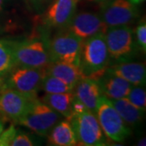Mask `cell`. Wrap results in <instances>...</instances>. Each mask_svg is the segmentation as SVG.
I'll return each instance as SVG.
<instances>
[{
    "label": "cell",
    "mask_w": 146,
    "mask_h": 146,
    "mask_svg": "<svg viewBox=\"0 0 146 146\" xmlns=\"http://www.w3.org/2000/svg\"><path fill=\"white\" fill-rule=\"evenodd\" d=\"M110 58L105 33H98L82 42L80 68L86 77L98 81L106 72Z\"/></svg>",
    "instance_id": "1"
},
{
    "label": "cell",
    "mask_w": 146,
    "mask_h": 146,
    "mask_svg": "<svg viewBox=\"0 0 146 146\" xmlns=\"http://www.w3.org/2000/svg\"><path fill=\"white\" fill-rule=\"evenodd\" d=\"M67 119L72 127L78 145L85 146L106 145V136L96 114L87 110L80 114H72Z\"/></svg>",
    "instance_id": "2"
},
{
    "label": "cell",
    "mask_w": 146,
    "mask_h": 146,
    "mask_svg": "<svg viewBox=\"0 0 146 146\" xmlns=\"http://www.w3.org/2000/svg\"><path fill=\"white\" fill-rule=\"evenodd\" d=\"M59 119L60 114L34 98L31 100L25 115L17 123L40 136H47Z\"/></svg>",
    "instance_id": "3"
},
{
    "label": "cell",
    "mask_w": 146,
    "mask_h": 146,
    "mask_svg": "<svg viewBox=\"0 0 146 146\" xmlns=\"http://www.w3.org/2000/svg\"><path fill=\"white\" fill-rule=\"evenodd\" d=\"M96 116L106 137L116 142H123L131 131L124 121L107 98L102 95L98 102Z\"/></svg>",
    "instance_id": "4"
},
{
    "label": "cell",
    "mask_w": 146,
    "mask_h": 146,
    "mask_svg": "<svg viewBox=\"0 0 146 146\" xmlns=\"http://www.w3.org/2000/svg\"><path fill=\"white\" fill-rule=\"evenodd\" d=\"M7 42L11 47L14 66L41 68L50 64L47 49L41 41Z\"/></svg>",
    "instance_id": "5"
},
{
    "label": "cell",
    "mask_w": 146,
    "mask_h": 146,
    "mask_svg": "<svg viewBox=\"0 0 146 146\" xmlns=\"http://www.w3.org/2000/svg\"><path fill=\"white\" fill-rule=\"evenodd\" d=\"M10 71L6 86L33 97L36 96L46 75V67L36 68L16 66Z\"/></svg>",
    "instance_id": "6"
},
{
    "label": "cell",
    "mask_w": 146,
    "mask_h": 146,
    "mask_svg": "<svg viewBox=\"0 0 146 146\" xmlns=\"http://www.w3.org/2000/svg\"><path fill=\"white\" fill-rule=\"evenodd\" d=\"M82 42L69 32L56 35L47 48L50 63L66 62L80 66Z\"/></svg>",
    "instance_id": "7"
},
{
    "label": "cell",
    "mask_w": 146,
    "mask_h": 146,
    "mask_svg": "<svg viewBox=\"0 0 146 146\" xmlns=\"http://www.w3.org/2000/svg\"><path fill=\"white\" fill-rule=\"evenodd\" d=\"M110 58L123 61L133 53L132 29L128 25L108 27L105 33Z\"/></svg>",
    "instance_id": "8"
},
{
    "label": "cell",
    "mask_w": 146,
    "mask_h": 146,
    "mask_svg": "<svg viewBox=\"0 0 146 146\" xmlns=\"http://www.w3.org/2000/svg\"><path fill=\"white\" fill-rule=\"evenodd\" d=\"M100 16L107 27L128 25L136 21L139 11L128 0H113L103 3Z\"/></svg>",
    "instance_id": "9"
},
{
    "label": "cell",
    "mask_w": 146,
    "mask_h": 146,
    "mask_svg": "<svg viewBox=\"0 0 146 146\" xmlns=\"http://www.w3.org/2000/svg\"><path fill=\"white\" fill-rule=\"evenodd\" d=\"M34 98L36 96L26 95L5 86L0 91V113L7 119L17 123Z\"/></svg>",
    "instance_id": "10"
},
{
    "label": "cell",
    "mask_w": 146,
    "mask_h": 146,
    "mask_svg": "<svg viewBox=\"0 0 146 146\" xmlns=\"http://www.w3.org/2000/svg\"><path fill=\"white\" fill-rule=\"evenodd\" d=\"M68 27L69 33L82 41L98 33H105L108 28L100 14L89 11L75 14Z\"/></svg>",
    "instance_id": "11"
},
{
    "label": "cell",
    "mask_w": 146,
    "mask_h": 146,
    "mask_svg": "<svg viewBox=\"0 0 146 146\" xmlns=\"http://www.w3.org/2000/svg\"><path fill=\"white\" fill-rule=\"evenodd\" d=\"M79 0H55L45 14L44 23L50 28L68 27L76 14Z\"/></svg>",
    "instance_id": "12"
},
{
    "label": "cell",
    "mask_w": 146,
    "mask_h": 146,
    "mask_svg": "<svg viewBox=\"0 0 146 146\" xmlns=\"http://www.w3.org/2000/svg\"><path fill=\"white\" fill-rule=\"evenodd\" d=\"M97 82L99 84L102 95L108 99L126 98L133 86L126 80L107 72L106 70Z\"/></svg>",
    "instance_id": "13"
},
{
    "label": "cell",
    "mask_w": 146,
    "mask_h": 146,
    "mask_svg": "<svg viewBox=\"0 0 146 146\" xmlns=\"http://www.w3.org/2000/svg\"><path fill=\"white\" fill-rule=\"evenodd\" d=\"M75 97L83 103L89 111L96 114V109L102 96L98 83L92 79H81L73 89Z\"/></svg>",
    "instance_id": "14"
},
{
    "label": "cell",
    "mask_w": 146,
    "mask_h": 146,
    "mask_svg": "<svg viewBox=\"0 0 146 146\" xmlns=\"http://www.w3.org/2000/svg\"><path fill=\"white\" fill-rule=\"evenodd\" d=\"M106 72L124 79L132 85H145V65L142 63H120L108 66Z\"/></svg>",
    "instance_id": "15"
},
{
    "label": "cell",
    "mask_w": 146,
    "mask_h": 146,
    "mask_svg": "<svg viewBox=\"0 0 146 146\" xmlns=\"http://www.w3.org/2000/svg\"><path fill=\"white\" fill-rule=\"evenodd\" d=\"M46 74L60 79L73 89L81 79L86 77L80 66L66 62H54L46 67Z\"/></svg>",
    "instance_id": "16"
},
{
    "label": "cell",
    "mask_w": 146,
    "mask_h": 146,
    "mask_svg": "<svg viewBox=\"0 0 146 146\" xmlns=\"http://www.w3.org/2000/svg\"><path fill=\"white\" fill-rule=\"evenodd\" d=\"M48 142L50 145L55 146H73L77 145L72 127L68 119L54 126L49 132Z\"/></svg>",
    "instance_id": "17"
},
{
    "label": "cell",
    "mask_w": 146,
    "mask_h": 146,
    "mask_svg": "<svg viewBox=\"0 0 146 146\" xmlns=\"http://www.w3.org/2000/svg\"><path fill=\"white\" fill-rule=\"evenodd\" d=\"M75 98L74 93H58V94H46L42 101L55 110L58 114L68 119L72 115V104Z\"/></svg>",
    "instance_id": "18"
},
{
    "label": "cell",
    "mask_w": 146,
    "mask_h": 146,
    "mask_svg": "<svg viewBox=\"0 0 146 146\" xmlns=\"http://www.w3.org/2000/svg\"><path fill=\"white\" fill-rule=\"evenodd\" d=\"M127 125L136 126L143 119V111L136 108L127 98L109 99Z\"/></svg>",
    "instance_id": "19"
},
{
    "label": "cell",
    "mask_w": 146,
    "mask_h": 146,
    "mask_svg": "<svg viewBox=\"0 0 146 146\" xmlns=\"http://www.w3.org/2000/svg\"><path fill=\"white\" fill-rule=\"evenodd\" d=\"M42 89L46 94H58V93H68L72 92L73 88L63 82L60 79L53 76L46 75L42 83Z\"/></svg>",
    "instance_id": "20"
},
{
    "label": "cell",
    "mask_w": 146,
    "mask_h": 146,
    "mask_svg": "<svg viewBox=\"0 0 146 146\" xmlns=\"http://www.w3.org/2000/svg\"><path fill=\"white\" fill-rule=\"evenodd\" d=\"M14 65V60L8 42L0 41V76L8 72Z\"/></svg>",
    "instance_id": "21"
},
{
    "label": "cell",
    "mask_w": 146,
    "mask_h": 146,
    "mask_svg": "<svg viewBox=\"0 0 146 146\" xmlns=\"http://www.w3.org/2000/svg\"><path fill=\"white\" fill-rule=\"evenodd\" d=\"M136 108L145 112L146 110V92L143 85H133L129 94L126 97Z\"/></svg>",
    "instance_id": "22"
},
{
    "label": "cell",
    "mask_w": 146,
    "mask_h": 146,
    "mask_svg": "<svg viewBox=\"0 0 146 146\" xmlns=\"http://www.w3.org/2000/svg\"><path fill=\"white\" fill-rule=\"evenodd\" d=\"M136 36L137 45L142 52L146 51V24L145 21H141L136 29Z\"/></svg>",
    "instance_id": "23"
},
{
    "label": "cell",
    "mask_w": 146,
    "mask_h": 146,
    "mask_svg": "<svg viewBox=\"0 0 146 146\" xmlns=\"http://www.w3.org/2000/svg\"><path fill=\"white\" fill-rule=\"evenodd\" d=\"M17 133L14 125H11L7 130L3 131L0 135V146H10Z\"/></svg>",
    "instance_id": "24"
},
{
    "label": "cell",
    "mask_w": 146,
    "mask_h": 146,
    "mask_svg": "<svg viewBox=\"0 0 146 146\" xmlns=\"http://www.w3.org/2000/svg\"><path fill=\"white\" fill-rule=\"evenodd\" d=\"M35 145V142L30 136L25 133H16L11 146H32Z\"/></svg>",
    "instance_id": "25"
},
{
    "label": "cell",
    "mask_w": 146,
    "mask_h": 146,
    "mask_svg": "<svg viewBox=\"0 0 146 146\" xmlns=\"http://www.w3.org/2000/svg\"><path fill=\"white\" fill-rule=\"evenodd\" d=\"M87 110L88 109L86 108V106L80 100L77 99L76 97L74 98L72 104V114H80V113H82Z\"/></svg>",
    "instance_id": "26"
},
{
    "label": "cell",
    "mask_w": 146,
    "mask_h": 146,
    "mask_svg": "<svg viewBox=\"0 0 146 146\" xmlns=\"http://www.w3.org/2000/svg\"><path fill=\"white\" fill-rule=\"evenodd\" d=\"M128 1L134 5H138V4H141V3H143L145 0H128Z\"/></svg>",
    "instance_id": "27"
},
{
    "label": "cell",
    "mask_w": 146,
    "mask_h": 146,
    "mask_svg": "<svg viewBox=\"0 0 146 146\" xmlns=\"http://www.w3.org/2000/svg\"><path fill=\"white\" fill-rule=\"evenodd\" d=\"M145 137H144V138H142L141 141L138 142V144H137V145L139 146H145Z\"/></svg>",
    "instance_id": "28"
},
{
    "label": "cell",
    "mask_w": 146,
    "mask_h": 146,
    "mask_svg": "<svg viewBox=\"0 0 146 146\" xmlns=\"http://www.w3.org/2000/svg\"><path fill=\"white\" fill-rule=\"evenodd\" d=\"M3 123L0 121V135H1V133L3 132Z\"/></svg>",
    "instance_id": "29"
},
{
    "label": "cell",
    "mask_w": 146,
    "mask_h": 146,
    "mask_svg": "<svg viewBox=\"0 0 146 146\" xmlns=\"http://www.w3.org/2000/svg\"><path fill=\"white\" fill-rule=\"evenodd\" d=\"M99 1H101L102 3H107V2H109V1H110V0H99Z\"/></svg>",
    "instance_id": "30"
},
{
    "label": "cell",
    "mask_w": 146,
    "mask_h": 146,
    "mask_svg": "<svg viewBox=\"0 0 146 146\" xmlns=\"http://www.w3.org/2000/svg\"><path fill=\"white\" fill-rule=\"evenodd\" d=\"M3 0H0V10H1V8H2V5H3Z\"/></svg>",
    "instance_id": "31"
},
{
    "label": "cell",
    "mask_w": 146,
    "mask_h": 146,
    "mask_svg": "<svg viewBox=\"0 0 146 146\" xmlns=\"http://www.w3.org/2000/svg\"><path fill=\"white\" fill-rule=\"evenodd\" d=\"M89 2H95V1H99V0H88Z\"/></svg>",
    "instance_id": "32"
}]
</instances>
